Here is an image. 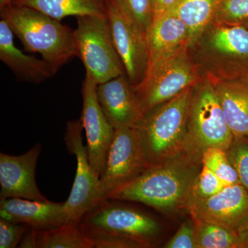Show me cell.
Listing matches in <instances>:
<instances>
[{
  "mask_svg": "<svg viewBox=\"0 0 248 248\" xmlns=\"http://www.w3.org/2000/svg\"><path fill=\"white\" fill-rule=\"evenodd\" d=\"M221 0H179L170 14L175 15L187 27L190 45L213 22Z\"/></svg>",
  "mask_w": 248,
  "mask_h": 248,
  "instance_id": "21",
  "label": "cell"
},
{
  "mask_svg": "<svg viewBox=\"0 0 248 248\" xmlns=\"http://www.w3.org/2000/svg\"><path fill=\"white\" fill-rule=\"evenodd\" d=\"M164 248H197V231L194 220L191 218L184 222Z\"/></svg>",
  "mask_w": 248,
  "mask_h": 248,
  "instance_id": "31",
  "label": "cell"
},
{
  "mask_svg": "<svg viewBox=\"0 0 248 248\" xmlns=\"http://www.w3.org/2000/svg\"><path fill=\"white\" fill-rule=\"evenodd\" d=\"M14 0H0V11L12 4Z\"/></svg>",
  "mask_w": 248,
  "mask_h": 248,
  "instance_id": "34",
  "label": "cell"
},
{
  "mask_svg": "<svg viewBox=\"0 0 248 248\" xmlns=\"http://www.w3.org/2000/svg\"><path fill=\"white\" fill-rule=\"evenodd\" d=\"M30 228L25 223L0 218V248L19 247L23 236Z\"/></svg>",
  "mask_w": 248,
  "mask_h": 248,
  "instance_id": "30",
  "label": "cell"
},
{
  "mask_svg": "<svg viewBox=\"0 0 248 248\" xmlns=\"http://www.w3.org/2000/svg\"><path fill=\"white\" fill-rule=\"evenodd\" d=\"M34 232L36 248H93L79 222L70 221L53 229Z\"/></svg>",
  "mask_w": 248,
  "mask_h": 248,
  "instance_id": "22",
  "label": "cell"
},
{
  "mask_svg": "<svg viewBox=\"0 0 248 248\" xmlns=\"http://www.w3.org/2000/svg\"><path fill=\"white\" fill-rule=\"evenodd\" d=\"M97 84L86 73L81 94L83 108L81 120L86 132L88 154L96 175L100 178L105 166L115 128L108 122L98 100Z\"/></svg>",
  "mask_w": 248,
  "mask_h": 248,
  "instance_id": "13",
  "label": "cell"
},
{
  "mask_svg": "<svg viewBox=\"0 0 248 248\" xmlns=\"http://www.w3.org/2000/svg\"><path fill=\"white\" fill-rule=\"evenodd\" d=\"M97 94L102 110L114 128H136L143 118L144 112L126 75L98 84Z\"/></svg>",
  "mask_w": 248,
  "mask_h": 248,
  "instance_id": "15",
  "label": "cell"
},
{
  "mask_svg": "<svg viewBox=\"0 0 248 248\" xmlns=\"http://www.w3.org/2000/svg\"><path fill=\"white\" fill-rule=\"evenodd\" d=\"M135 128L115 129L101 177L103 200L133 182L151 166Z\"/></svg>",
  "mask_w": 248,
  "mask_h": 248,
  "instance_id": "9",
  "label": "cell"
},
{
  "mask_svg": "<svg viewBox=\"0 0 248 248\" xmlns=\"http://www.w3.org/2000/svg\"><path fill=\"white\" fill-rule=\"evenodd\" d=\"M0 12L1 19L6 21L27 51L40 54L58 69L78 57L75 30L60 21L37 10L14 4Z\"/></svg>",
  "mask_w": 248,
  "mask_h": 248,
  "instance_id": "2",
  "label": "cell"
},
{
  "mask_svg": "<svg viewBox=\"0 0 248 248\" xmlns=\"http://www.w3.org/2000/svg\"><path fill=\"white\" fill-rule=\"evenodd\" d=\"M227 153L238 173L240 183L248 192V138H234Z\"/></svg>",
  "mask_w": 248,
  "mask_h": 248,
  "instance_id": "28",
  "label": "cell"
},
{
  "mask_svg": "<svg viewBox=\"0 0 248 248\" xmlns=\"http://www.w3.org/2000/svg\"><path fill=\"white\" fill-rule=\"evenodd\" d=\"M14 32L4 19L0 21V60L19 81L38 84L53 78L59 69L42 58L26 55L15 45Z\"/></svg>",
  "mask_w": 248,
  "mask_h": 248,
  "instance_id": "17",
  "label": "cell"
},
{
  "mask_svg": "<svg viewBox=\"0 0 248 248\" xmlns=\"http://www.w3.org/2000/svg\"><path fill=\"white\" fill-rule=\"evenodd\" d=\"M202 76L223 79L248 78V29L211 23L189 47Z\"/></svg>",
  "mask_w": 248,
  "mask_h": 248,
  "instance_id": "3",
  "label": "cell"
},
{
  "mask_svg": "<svg viewBox=\"0 0 248 248\" xmlns=\"http://www.w3.org/2000/svg\"><path fill=\"white\" fill-rule=\"evenodd\" d=\"M81 119L67 123L64 140L68 151L76 156V177L71 194L65 202L69 221L80 222L85 214L103 201L100 180L90 162L87 148L83 143Z\"/></svg>",
  "mask_w": 248,
  "mask_h": 248,
  "instance_id": "11",
  "label": "cell"
},
{
  "mask_svg": "<svg viewBox=\"0 0 248 248\" xmlns=\"http://www.w3.org/2000/svg\"><path fill=\"white\" fill-rule=\"evenodd\" d=\"M247 79H248V78H247Z\"/></svg>",
  "mask_w": 248,
  "mask_h": 248,
  "instance_id": "35",
  "label": "cell"
},
{
  "mask_svg": "<svg viewBox=\"0 0 248 248\" xmlns=\"http://www.w3.org/2000/svg\"><path fill=\"white\" fill-rule=\"evenodd\" d=\"M16 6H27L61 22L69 16L107 15V0H14Z\"/></svg>",
  "mask_w": 248,
  "mask_h": 248,
  "instance_id": "20",
  "label": "cell"
},
{
  "mask_svg": "<svg viewBox=\"0 0 248 248\" xmlns=\"http://www.w3.org/2000/svg\"><path fill=\"white\" fill-rule=\"evenodd\" d=\"M107 17L125 75L133 86L144 78L148 64L146 35L120 0H107Z\"/></svg>",
  "mask_w": 248,
  "mask_h": 248,
  "instance_id": "10",
  "label": "cell"
},
{
  "mask_svg": "<svg viewBox=\"0 0 248 248\" xmlns=\"http://www.w3.org/2000/svg\"><path fill=\"white\" fill-rule=\"evenodd\" d=\"M200 68L191 57L189 47L148 66L141 82L133 86L145 114L195 86L202 79Z\"/></svg>",
  "mask_w": 248,
  "mask_h": 248,
  "instance_id": "5",
  "label": "cell"
},
{
  "mask_svg": "<svg viewBox=\"0 0 248 248\" xmlns=\"http://www.w3.org/2000/svg\"><path fill=\"white\" fill-rule=\"evenodd\" d=\"M203 153L192 143L177 154L152 164L108 199L143 204L165 214L185 210L194 182L203 167Z\"/></svg>",
  "mask_w": 248,
  "mask_h": 248,
  "instance_id": "1",
  "label": "cell"
},
{
  "mask_svg": "<svg viewBox=\"0 0 248 248\" xmlns=\"http://www.w3.org/2000/svg\"><path fill=\"white\" fill-rule=\"evenodd\" d=\"M19 248H35V232L33 228H30V229L24 234L19 245Z\"/></svg>",
  "mask_w": 248,
  "mask_h": 248,
  "instance_id": "33",
  "label": "cell"
},
{
  "mask_svg": "<svg viewBox=\"0 0 248 248\" xmlns=\"http://www.w3.org/2000/svg\"><path fill=\"white\" fill-rule=\"evenodd\" d=\"M205 76L215 87L234 138H248V79Z\"/></svg>",
  "mask_w": 248,
  "mask_h": 248,
  "instance_id": "19",
  "label": "cell"
},
{
  "mask_svg": "<svg viewBox=\"0 0 248 248\" xmlns=\"http://www.w3.org/2000/svg\"><path fill=\"white\" fill-rule=\"evenodd\" d=\"M225 187V184L211 170L203 166L194 182L190 196L205 200L217 195Z\"/></svg>",
  "mask_w": 248,
  "mask_h": 248,
  "instance_id": "27",
  "label": "cell"
},
{
  "mask_svg": "<svg viewBox=\"0 0 248 248\" xmlns=\"http://www.w3.org/2000/svg\"><path fill=\"white\" fill-rule=\"evenodd\" d=\"M185 210L192 219L217 223L236 232L248 248V192L241 184L226 186L205 200L190 196Z\"/></svg>",
  "mask_w": 248,
  "mask_h": 248,
  "instance_id": "12",
  "label": "cell"
},
{
  "mask_svg": "<svg viewBox=\"0 0 248 248\" xmlns=\"http://www.w3.org/2000/svg\"><path fill=\"white\" fill-rule=\"evenodd\" d=\"M193 87L147 112L135 128L150 164L177 154L192 143L187 123Z\"/></svg>",
  "mask_w": 248,
  "mask_h": 248,
  "instance_id": "4",
  "label": "cell"
},
{
  "mask_svg": "<svg viewBox=\"0 0 248 248\" xmlns=\"http://www.w3.org/2000/svg\"><path fill=\"white\" fill-rule=\"evenodd\" d=\"M77 21L75 35L78 58L82 62L86 73L97 84L125 74L112 41L107 15L79 16Z\"/></svg>",
  "mask_w": 248,
  "mask_h": 248,
  "instance_id": "6",
  "label": "cell"
},
{
  "mask_svg": "<svg viewBox=\"0 0 248 248\" xmlns=\"http://www.w3.org/2000/svg\"><path fill=\"white\" fill-rule=\"evenodd\" d=\"M148 66L170 58L190 47V34L184 23L175 15L168 14L153 21L146 34Z\"/></svg>",
  "mask_w": 248,
  "mask_h": 248,
  "instance_id": "18",
  "label": "cell"
},
{
  "mask_svg": "<svg viewBox=\"0 0 248 248\" xmlns=\"http://www.w3.org/2000/svg\"><path fill=\"white\" fill-rule=\"evenodd\" d=\"M202 161L203 166L211 170L225 186L241 184L234 165L224 150L215 147L207 148L202 155Z\"/></svg>",
  "mask_w": 248,
  "mask_h": 248,
  "instance_id": "24",
  "label": "cell"
},
{
  "mask_svg": "<svg viewBox=\"0 0 248 248\" xmlns=\"http://www.w3.org/2000/svg\"><path fill=\"white\" fill-rule=\"evenodd\" d=\"M0 218L25 223L36 231H47L69 221L65 202L54 203L22 198L0 200Z\"/></svg>",
  "mask_w": 248,
  "mask_h": 248,
  "instance_id": "16",
  "label": "cell"
},
{
  "mask_svg": "<svg viewBox=\"0 0 248 248\" xmlns=\"http://www.w3.org/2000/svg\"><path fill=\"white\" fill-rule=\"evenodd\" d=\"M194 221L197 231V248H246L244 239L233 230L210 222Z\"/></svg>",
  "mask_w": 248,
  "mask_h": 248,
  "instance_id": "23",
  "label": "cell"
},
{
  "mask_svg": "<svg viewBox=\"0 0 248 248\" xmlns=\"http://www.w3.org/2000/svg\"><path fill=\"white\" fill-rule=\"evenodd\" d=\"M246 19H248V0H221L213 22L239 25Z\"/></svg>",
  "mask_w": 248,
  "mask_h": 248,
  "instance_id": "26",
  "label": "cell"
},
{
  "mask_svg": "<svg viewBox=\"0 0 248 248\" xmlns=\"http://www.w3.org/2000/svg\"><path fill=\"white\" fill-rule=\"evenodd\" d=\"M120 1L146 35L153 21L152 0H120Z\"/></svg>",
  "mask_w": 248,
  "mask_h": 248,
  "instance_id": "29",
  "label": "cell"
},
{
  "mask_svg": "<svg viewBox=\"0 0 248 248\" xmlns=\"http://www.w3.org/2000/svg\"><path fill=\"white\" fill-rule=\"evenodd\" d=\"M179 1V0H152L153 21L159 19L164 15L170 14L175 7Z\"/></svg>",
  "mask_w": 248,
  "mask_h": 248,
  "instance_id": "32",
  "label": "cell"
},
{
  "mask_svg": "<svg viewBox=\"0 0 248 248\" xmlns=\"http://www.w3.org/2000/svg\"><path fill=\"white\" fill-rule=\"evenodd\" d=\"M124 202L106 199L85 214L79 223L153 247L162 232L161 223L151 214Z\"/></svg>",
  "mask_w": 248,
  "mask_h": 248,
  "instance_id": "8",
  "label": "cell"
},
{
  "mask_svg": "<svg viewBox=\"0 0 248 248\" xmlns=\"http://www.w3.org/2000/svg\"><path fill=\"white\" fill-rule=\"evenodd\" d=\"M81 226L85 234L92 243L93 248H148L146 244L135 240L107 232L93 229L81 224Z\"/></svg>",
  "mask_w": 248,
  "mask_h": 248,
  "instance_id": "25",
  "label": "cell"
},
{
  "mask_svg": "<svg viewBox=\"0 0 248 248\" xmlns=\"http://www.w3.org/2000/svg\"><path fill=\"white\" fill-rule=\"evenodd\" d=\"M187 127L190 141L203 152L213 147L228 151L234 140L215 87L205 75L194 86Z\"/></svg>",
  "mask_w": 248,
  "mask_h": 248,
  "instance_id": "7",
  "label": "cell"
},
{
  "mask_svg": "<svg viewBox=\"0 0 248 248\" xmlns=\"http://www.w3.org/2000/svg\"><path fill=\"white\" fill-rule=\"evenodd\" d=\"M42 151L40 143L19 156L0 153V200L9 198L48 201L41 193L35 179L37 160Z\"/></svg>",
  "mask_w": 248,
  "mask_h": 248,
  "instance_id": "14",
  "label": "cell"
}]
</instances>
